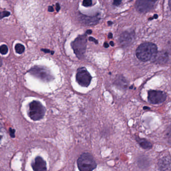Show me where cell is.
Here are the masks:
<instances>
[{"label": "cell", "instance_id": "11", "mask_svg": "<svg viewBox=\"0 0 171 171\" xmlns=\"http://www.w3.org/2000/svg\"><path fill=\"white\" fill-rule=\"evenodd\" d=\"M79 20L82 23L88 25H95L98 22L99 19L97 17H88L81 15L79 17Z\"/></svg>", "mask_w": 171, "mask_h": 171}, {"label": "cell", "instance_id": "18", "mask_svg": "<svg viewBox=\"0 0 171 171\" xmlns=\"http://www.w3.org/2000/svg\"><path fill=\"white\" fill-rule=\"evenodd\" d=\"M122 0H113V4L115 6H119L121 4Z\"/></svg>", "mask_w": 171, "mask_h": 171}, {"label": "cell", "instance_id": "31", "mask_svg": "<svg viewBox=\"0 0 171 171\" xmlns=\"http://www.w3.org/2000/svg\"><path fill=\"white\" fill-rule=\"evenodd\" d=\"M0 141H1V137H0Z\"/></svg>", "mask_w": 171, "mask_h": 171}, {"label": "cell", "instance_id": "4", "mask_svg": "<svg viewBox=\"0 0 171 171\" xmlns=\"http://www.w3.org/2000/svg\"><path fill=\"white\" fill-rule=\"evenodd\" d=\"M86 43V36L82 35L77 37L72 44L74 53L80 59L84 57V55L85 53Z\"/></svg>", "mask_w": 171, "mask_h": 171}, {"label": "cell", "instance_id": "20", "mask_svg": "<svg viewBox=\"0 0 171 171\" xmlns=\"http://www.w3.org/2000/svg\"><path fill=\"white\" fill-rule=\"evenodd\" d=\"M89 40L90 41H93V42H94L95 43V44H98V41H97V40H96V39H95V38H94L93 37H89Z\"/></svg>", "mask_w": 171, "mask_h": 171}, {"label": "cell", "instance_id": "9", "mask_svg": "<svg viewBox=\"0 0 171 171\" xmlns=\"http://www.w3.org/2000/svg\"><path fill=\"white\" fill-rule=\"evenodd\" d=\"M33 170L35 171H44L47 170L46 163L41 157H37L32 164Z\"/></svg>", "mask_w": 171, "mask_h": 171}, {"label": "cell", "instance_id": "5", "mask_svg": "<svg viewBox=\"0 0 171 171\" xmlns=\"http://www.w3.org/2000/svg\"><path fill=\"white\" fill-rule=\"evenodd\" d=\"M92 80V76L85 67L80 68L76 74V80L83 87H88Z\"/></svg>", "mask_w": 171, "mask_h": 171}, {"label": "cell", "instance_id": "22", "mask_svg": "<svg viewBox=\"0 0 171 171\" xmlns=\"http://www.w3.org/2000/svg\"><path fill=\"white\" fill-rule=\"evenodd\" d=\"M42 51H44L45 53H50V51L49 50H48V49H42Z\"/></svg>", "mask_w": 171, "mask_h": 171}, {"label": "cell", "instance_id": "26", "mask_svg": "<svg viewBox=\"0 0 171 171\" xmlns=\"http://www.w3.org/2000/svg\"><path fill=\"white\" fill-rule=\"evenodd\" d=\"M108 36H109V38H112V37H113V34H112V33H109V34L108 35Z\"/></svg>", "mask_w": 171, "mask_h": 171}, {"label": "cell", "instance_id": "14", "mask_svg": "<svg viewBox=\"0 0 171 171\" xmlns=\"http://www.w3.org/2000/svg\"><path fill=\"white\" fill-rule=\"evenodd\" d=\"M15 51L18 54H20L24 53V52L25 51L24 46L21 44H19V43H18L15 45Z\"/></svg>", "mask_w": 171, "mask_h": 171}, {"label": "cell", "instance_id": "2", "mask_svg": "<svg viewBox=\"0 0 171 171\" xmlns=\"http://www.w3.org/2000/svg\"><path fill=\"white\" fill-rule=\"evenodd\" d=\"M77 165L80 171H91L97 167L94 158L89 153H84L78 159Z\"/></svg>", "mask_w": 171, "mask_h": 171}, {"label": "cell", "instance_id": "19", "mask_svg": "<svg viewBox=\"0 0 171 171\" xmlns=\"http://www.w3.org/2000/svg\"><path fill=\"white\" fill-rule=\"evenodd\" d=\"M15 133V130L14 129L11 128H10V134L12 138H14Z\"/></svg>", "mask_w": 171, "mask_h": 171}, {"label": "cell", "instance_id": "15", "mask_svg": "<svg viewBox=\"0 0 171 171\" xmlns=\"http://www.w3.org/2000/svg\"><path fill=\"white\" fill-rule=\"evenodd\" d=\"M8 52V48L6 45H1L0 46V53L2 55H6Z\"/></svg>", "mask_w": 171, "mask_h": 171}, {"label": "cell", "instance_id": "23", "mask_svg": "<svg viewBox=\"0 0 171 171\" xmlns=\"http://www.w3.org/2000/svg\"><path fill=\"white\" fill-rule=\"evenodd\" d=\"M56 9H57V11L58 12L59 11L60 9V7L59 4H56Z\"/></svg>", "mask_w": 171, "mask_h": 171}, {"label": "cell", "instance_id": "17", "mask_svg": "<svg viewBox=\"0 0 171 171\" xmlns=\"http://www.w3.org/2000/svg\"><path fill=\"white\" fill-rule=\"evenodd\" d=\"M92 5V0H84L83 5L85 7L91 6Z\"/></svg>", "mask_w": 171, "mask_h": 171}, {"label": "cell", "instance_id": "7", "mask_svg": "<svg viewBox=\"0 0 171 171\" xmlns=\"http://www.w3.org/2000/svg\"><path fill=\"white\" fill-rule=\"evenodd\" d=\"M29 72L35 77L44 81H50L53 78L50 72L43 67L35 66L29 70Z\"/></svg>", "mask_w": 171, "mask_h": 171}, {"label": "cell", "instance_id": "12", "mask_svg": "<svg viewBox=\"0 0 171 171\" xmlns=\"http://www.w3.org/2000/svg\"><path fill=\"white\" fill-rule=\"evenodd\" d=\"M136 140L141 147L145 150H150L152 148V144L150 142L145 139H141L137 138Z\"/></svg>", "mask_w": 171, "mask_h": 171}, {"label": "cell", "instance_id": "29", "mask_svg": "<svg viewBox=\"0 0 171 171\" xmlns=\"http://www.w3.org/2000/svg\"><path fill=\"white\" fill-rule=\"evenodd\" d=\"M2 65V60L1 58H0V67H1V66Z\"/></svg>", "mask_w": 171, "mask_h": 171}, {"label": "cell", "instance_id": "1", "mask_svg": "<svg viewBox=\"0 0 171 171\" xmlns=\"http://www.w3.org/2000/svg\"><path fill=\"white\" fill-rule=\"evenodd\" d=\"M157 54V46L151 42L142 43L137 49V57L140 60L143 62H147L155 59Z\"/></svg>", "mask_w": 171, "mask_h": 171}, {"label": "cell", "instance_id": "30", "mask_svg": "<svg viewBox=\"0 0 171 171\" xmlns=\"http://www.w3.org/2000/svg\"><path fill=\"white\" fill-rule=\"evenodd\" d=\"M108 24L109 25H111L112 24V22L111 21H109L108 22Z\"/></svg>", "mask_w": 171, "mask_h": 171}, {"label": "cell", "instance_id": "27", "mask_svg": "<svg viewBox=\"0 0 171 171\" xmlns=\"http://www.w3.org/2000/svg\"><path fill=\"white\" fill-rule=\"evenodd\" d=\"M169 7H170V9H171V0H169Z\"/></svg>", "mask_w": 171, "mask_h": 171}, {"label": "cell", "instance_id": "24", "mask_svg": "<svg viewBox=\"0 0 171 171\" xmlns=\"http://www.w3.org/2000/svg\"><path fill=\"white\" fill-rule=\"evenodd\" d=\"M92 30H88L87 31V34H91V33H92Z\"/></svg>", "mask_w": 171, "mask_h": 171}, {"label": "cell", "instance_id": "16", "mask_svg": "<svg viewBox=\"0 0 171 171\" xmlns=\"http://www.w3.org/2000/svg\"><path fill=\"white\" fill-rule=\"evenodd\" d=\"M10 15V13L8 11H3L0 12V20L2 19L5 17L9 16Z\"/></svg>", "mask_w": 171, "mask_h": 171}, {"label": "cell", "instance_id": "3", "mask_svg": "<svg viewBox=\"0 0 171 171\" xmlns=\"http://www.w3.org/2000/svg\"><path fill=\"white\" fill-rule=\"evenodd\" d=\"M46 109L40 102L34 100L29 104L28 115L31 120L37 121L44 116Z\"/></svg>", "mask_w": 171, "mask_h": 171}, {"label": "cell", "instance_id": "21", "mask_svg": "<svg viewBox=\"0 0 171 171\" xmlns=\"http://www.w3.org/2000/svg\"><path fill=\"white\" fill-rule=\"evenodd\" d=\"M48 11H49V12H53V11H54V9H53V7H49Z\"/></svg>", "mask_w": 171, "mask_h": 171}, {"label": "cell", "instance_id": "28", "mask_svg": "<svg viewBox=\"0 0 171 171\" xmlns=\"http://www.w3.org/2000/svg\"><path fill=\"white\" fill-rule=\"evenodd\" d=\"M110 44L112 46H113L114 45V42H113V41H111V42H110Z\"/></svg>", "mask_w": 171, "mask_h": 171}, {"label": "cell", "instance_id": "13", "mask_svg": "<svg viewBox=\"0 0 171 171\" xmlns=\"http://www.w3.org/2000/svg\"><path fill=\"white\" fill-rule=\"evenodd\" d=\"M170 163V159L168 157H164L159 162V167L163 170L167 169V168L169 166Z\"/></svg>", "mask_w": 171, "mask_h": 171}, {"label": "cell", "instance_id": "10", "mask_svg": "<svg viewBox=\"0 0 171 171\" xmlns=\"http://www.w3.org/2000/svg\"><path fill=\"white\" fill-rule=\"evenodd\" d=\"M134 38V33L133 32H125L121 35L120 42L121 45L127 46L132 43Z\"/></svg>", "mask_w": 171, "mask_h": 171}, {"label": "cell", "instance_id": "6", "mask_svg": "<svg viewBox=\"0 0 171 171\" xmlns=\"http://www.w3.org/2000/svg\"><path fill=\"white\" fill-rule=\"evenodd\" d=\"M167 95L164 92L160 90H151L148 92V99L149 102L153 104H158L165 102Z\"/></svg>", "mask_w": 171, "mask_h": 171}, {"label": "cell", "instance_id": "8", "mask_svg": "<svg viewBox=\"0 0 171 171\" xmlns=\"http://www.w3.org/2000/svg\"><path fill=\"white\" fill-rule=\"evenodd\" d=\"M158 0H137L136 9L141 13H147L153 9Z\"/></svg>", "mask_w": 171, "mask_h": 171}, {"label": "cell", "instance_id": "25", "mask_svg": "<svg viewBox=\"0 0 171 171\" xmlns=\"http://www.w3.org/2000/svg\"><path fill=\"white\" fill-rule=\"evenodd\" d=\"M109 46V45L107 43H104V47H105V48H108Z\"/></svg>", "mask_w": 171, "mask_h": 171}]
</instances>
